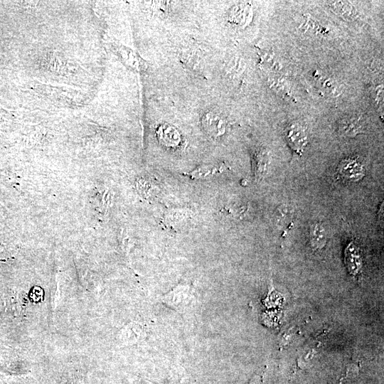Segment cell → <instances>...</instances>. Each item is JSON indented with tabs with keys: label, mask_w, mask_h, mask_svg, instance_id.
<instances>
[{
	"label": "cell",
	"mask_w": 384,
	"mask_h": 384,
	"mask_svg": "<svg viewBox=\"0 0 384 384\" xmlns=\"http://www.w3.org/2000/svg\"><path fill=\"white\" fill-rule=\"evenodd\" d=\"M286 138L291 149L299 154L302 153L308 142L305 129L298 123L289 125L286 132Z\"/></svg>",
	"instance_id": "6da1fadb"
},
{
	"label": "cell",
	"mask_w": 384,
	"mask_h": 384,
	"mask_svg": "<svg viewBox=\"0 0 384 384\" xmlns=\"http://www.w3.org/2000/svg\"><path fill=\"white\" fill-rule=\"evenodd\" d=\"M202 125L206 132L213 138L222 136L226 129V122L224 118L211 111L203 115Z\"/></svg>",
	"instance_id": "7a4b0ae2"
},
{
	"label": "cell",
	"mask_w": 384,
	"mask_h": 384,
	"mask_svg": "<svg viewBox=\"0 0 384 384\" xmlns=\"http://www.w3.org/2000/svg\"><path fill=\"white\" fill-rule=\"evenodd\" d=\"M338 172L341 178L347 181H357L364 176V169L361 164L355 159L343 161Z\"/></svg>",
	"instance_id": "3957f363"
},
{
	"label": "cell",
	"mask_w": 384,
	"mask_h": 384,
	"mask_svg": "<svg viewBox=\"0 0 384 384\" xmlns=\"http://www.w3.org/2000/svg\"><path fill=\"white\" fill-rule=\"evenodd\" d=\"M156 135L160 142L167 146L174 147L181 142L178 130L168 124H159L156 129Z\"/></svg>",
	"instance_id": "277c9868"
},
{
	"label": "cell",
	"mask_w": 384,
	"mask_h": 384,
	"mask_svg": "<svg viewBox=\"0 0 384 384\" xmlns=\"http://www.w3.org/2000/svg\"><path fill=\"white\" fill-rule=\"evenodd\" d=\"M345 263L348 272L353 275L357 274L362 267L360 250L354 243H350L345 250Z\"/></svg>",
	"instance_id": "5b68a950"
},
{
	"label": "cell",
	"mask_w": 384,
	"mask_h": 384,
	"mask_svg": "<svg viewBox=\"0 0 384 384\" xmlns=\"http://www.w3.org/2000/svg\"><path fill=\"white\" fill-rule=\"evenodd\" d=\"M309 238L311 245L314 249H321L324 247L327 239L326 232L321 223H316L311 225Z\"/></svg>",
	"instance_id": "8992f818"
},
{
	"label": "cell",
	"mask_w": 384,
	"mask_h": 384,
	"mask_svg": "<svg viewBox=\"0 0 384 384\" xmlns=\"http://www.w3.org/2000/svg\"><path fill=\"white\" fill-rule=\"evenodd\" d=\"M364 126L360 118L349 117L342 120L340 123V132L348 137H354L360 132H363Z\"/></svg>",
	"instance_id": "52a82bcc"
},
{
	"label": "cell",
	"mask_w": 384,
	"mask_h": 384,
	"mask_svg": "<svg viewBox=\"0 0 384 384\" xmlns=\"http://www.w3.org/2000/svg\"><path fill=\"white\" fill-rule=\"evenodd\" d=\"M223 171V167L221 166H202L196 169L187 173L186 175L192 179H204L210 178L217 174H220Z\"/></svg>",
	"instance_id": "ba28073f"
},
{
	"label": "cell",
	"mask_w": 384,
	"mask_h": 384,
	"mask_svg": "<svg viewBox=\"0 0 384 384\" xmlns=\"http://www.w3.org/2000/svg\"><path fill=\"white\" fill-rule=\"evenodd\" d=\"M268 162V156L263 150H258L254 154L253 164L255 174L257 177L262 176Z\"/></svg>",
	"instance_id": "9c48e42d"
},
{
	"label": "cell",
	"mask_w": 384,
	"mask_h": 384,
	"mask_svg": "<svg viewBox=\"0 0 384 384\" xmlns=\"http://www.w3.org/2000/svg\"><path fill=\"white\" fill-rule=\"evenodd\" d=\"M249 9L245 6H238L233 11L230 17L231 19L238 23H244L246 21Z\"/></svg>",
	"instance_id": "30bf717a"
},
{
	"label": "cell",
	"mask_w": 384,
	"mask_h": 384,
	"mask_svg": "<svg viewBox=\"0 0 384 384\" xmlns=\"http://www.w3.org/2000/svg\"><path fill=\"white\" fill-rule=\"evenodd\" d=\"M260 378L258 375H255L249 382L248 384H260Z\"/></svg>",
	"instance_id": "8fae6325"
}]
</instances>
